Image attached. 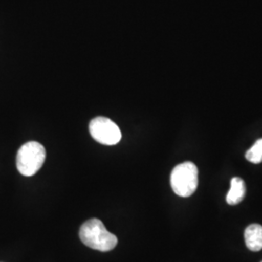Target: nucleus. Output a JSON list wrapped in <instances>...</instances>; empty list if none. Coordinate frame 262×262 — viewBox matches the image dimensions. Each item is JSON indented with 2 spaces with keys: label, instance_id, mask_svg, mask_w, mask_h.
Returning a JSON list of instances; mask_svg holds the SVG:
<instances>
[{
  "label": "nucleus",
  "instance_id": "1",
  "mask_svg": "<svg viewBox=\"0 0 262 262\" xmlns=\"http://www.w3.org/2000/svg\"><path fill=\"white\" fill-rule=\"evenodd\" d=\"M80 239L83 243L99 252H110L118 244L116 235L109 232L98 219L86 221L80 228Z\"/></svg>",
  "mask_w": 262,
  "mask_h": 262
},
{
  "label": "nucleus",
  "instance_id": "2",
  "mask_svg": "<svg viewBox=\"0 0 262 262\" xmlns=\"http://www.w3.org/2000/svg\"><path fill=\"white\" fill-rule=\"evenodd\" d=\"M46 159V150L40 143L31 141L24 144L17 155V168L26 177L35 175Z\"/></svg>",
  "mask_w": 262,
  "mask_h": 262
},
{
  "label": "nucleus",
  "instance_id": "3",
  "mask_svg": "<svg viewBox=\"0 0 262 262\" xmlns=\"http://www.w3.org/2000/svg\"><path fill=\"white\" fill-rule=\"evenodd\" d=\"M170 183L173 191L181 197L192 195L198 186V169L190 161L181 163L173 169Z\"/></svg>",
  "mask_w": 262,
  "mask_h": 262
},
{
  "label": "nucleus",
  "instance_id": "4",
  "mask_svg": "<svg viewBox=\"0 0 262 262\" xmlns=\"http://www.w3.org/2000/svg\"><path fill=\"white\" fill-rule=\"evenodd\" d=\"M90 132L94 140L107 146L118 144L122 139V132L117 123L105 117L94 118L90 122Z\"/></svg>",
  "mask_w": 262,
  "mask_h": 262
},
{
  "label": "nucleus",
  "instance_id": "5",
  "mask_svg": "<svg viewBox=\"0 0 262 262\" xmlns=\"http://www.w3.org/2000/svg\"><path fill=\"white\" fill-rule=\"evenodd\" d=\"M245 243L249 250L259 252L262 249V226L257 224L249 225L245 230Z\"/></svg>",
  "mask_w": 262,
  "mask_h": 262
},
{
  "label": "nucleus",
  "instance_id": "6",
  "mask_svg": "<svg viewBox=\"0 0 262 262\" xmlns=\"http://www.w3.org/2000/svg\"><path fill=\"white\" fill-rule=\"evenodd\" d=\"M246 195V186L243 180L239 177H234L230 182V189L226 195V202L229 205H237L242 202Z\"/></svg>",
  "mask_w": 262,
  "mask_h": 262
},
{
  "label": "nucleus",
  "instance_id": "7",
  "mask_svg": "<svg viewBox=\"0 0 262 262\" xmlns=\"http://www.w3.org/2000/svg\"><path fill=\"white\" fill-rule=\"evenodd\" d=\"M246 159L252 163H260L262 161V139L256 141L253 147L246 152Z\"/></svg>",
  "mask_w": 262,
  "mask_h": 262
},
{
  "label": "nucleus",
  "instance_id": "8",
  "mask_svg": "<svg viewBox=\"0 0 262 262\" xmlns=\"http://www.w3.org/2000/svg\"><path fill=\"white\" fill-rule=\"evenodd\" d=\"M262 262V261H261Z\"/></svg>",
  "mask_w": 262,
  "mask_h": 262
}]
</instances>
